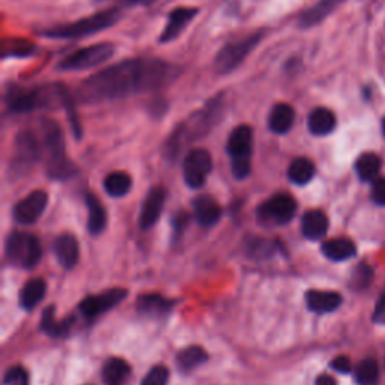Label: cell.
<instances>
[{"instance_id": "obj_23", "label": "cell", "mask_w": 385, "mask_h": 385, "mask_svg": "<svg viewBox=\"0 0 385 385\" xmlns=\"http://www.w3.org/2000/svg\"><path fill=\"white\" fill-rule=\"evenodd\" d=\"M131 374L130 364L122 358H110L104 364L102 379L105 385H124Z\"/></svg>"}, {"instance_id": "obj_31", "label": "cell", "mask_w": 385, "mask_h": 385, "mask_svg": "<svg viewBox=\"0 0 385 385\" xmlns=\"http://www.w3.org/2000/svg\"><path fill=\"white\" fill-rule=\"evenodd\" d=\"M355 381L358 385H378L379 366L374 358H366L355 367Z\"/></svg>"}, {"instance_id": "obj_16", "label": "cell", "mask_w": 385, "mask_h": 385, "mask_svg": "<svg viewBox=\"0 0 385 385\" xmlns=\"http://www.w3.org/2000/svg\"><path fill=\"white\" fill-rule=\"evenodd\" d=\"M193 211L202 226H214L221 217V206L211 196H199L193 201Z\"/></svg>"}, {"instance_id": "obj_20", "label": "cell", "mask_w": 385, "mask_h": 385, "mask_svg": "<svg viewBox=\"0 0 385 385\" xmlns=\"http://www.w3.org/2000/svg\"><path fill=\"white\" fill-rule=\"evenodd\" d=\"M39 144L31 131H23L16 140V157L21 164H32L39 158Z\"/></svg>"}, {"instance_id": "obj_2", "label": "cell", "mask_w": 385, "mask_h": 385, "mask_svg": "<svg viewBox=\"0 0 385 385\" xmlns=\"http://www.w3.org/2000/svg\"><path fill=\"white\" fill-rule=\"evenodd\" d=\"M70 92L62 85L55 86H39L32 89L11 88L6 95V101L12 112H32L36 109H43L51 105V102L59 101L65 104L66 97Z\"/></svg>"}, {"instance_id": "obj_21", "label": "cell", "mask_w": 385, "mask_h": 385, "mask_svg": "<svg viewBox=\"0 0 385 385\" xmlns=\"http://www.w3.org/2000/svg\"><path fill=\"white\" fill-rule=\"evenodd\" d=\"M307 125L312 135L327 136L336 128V115L325 107H317L309 115Z\"/></svg>"}, {"instance_id": "obj_10", "label": "cell", "mask_w": 385, "mask_h": 385, "mask_svg": "<svg viewBox=\"0 0 385 385\" xmlns=\"http://www.w3.org/2000/svg\"><path fill=\"white\" fill-rule=\"evenodd\" d=\"M297 212L295 199L286 193H278L273 196L267 204L260 206L259 214L263 220L273 221L275 224H286L294 218Z\"/></svg>"}, {"instance_id": "obj_32", "label": "cell", "mask_w": 385, "mask_h": 385, "mask_svg": "<svg viewBox=\"0 0 385 385\" xmlns=\"http://www.w3.org/2000/svg\"><path fill=\"white\" fill-rule=\"evenodd\" d=\"M355 170L363 181L374 179L381 170V158L376 154H363L355 163Z\"/></svg>"}, {"instance_id": "obj_17", "label": "cell", "mask_w": 385, "mask_h": 385, "mask_svg": "<svg viewBox=\"0 0 385 385\" xmlns=\"http://www.w3.org/2000/svg\"><path fill=\"white\" fill-rule=\"evenodd\" d=\"M55 253L63 268L70 270L75 267L78 262V256H80V248H78V243L75 236L73 235H60L55 243Z\"/></svg>"}, {"instance_id": "obj_4", "label": "cell", "mask_w": 385, "mask_h": 385, "mask_svg": "<svg viewBox=\"0 0 385 385\" xmlns=\"http://www.w3.org/2000/svg\"><path fill=\"white\" fill-rule=\"evenodd\" d=\"M119 19V9H107L102 12H97V14L82 19L74 23H68L63 26H58L44 32L46 36L50 38H82L90 33H97L104 29L110 28Z\"/></svg>"}, {"instance_id": "obj_6", "label": "cell", "mask_w": 385, "mask_h": 385, "mask_svg": "<svg viewBox=\"0 0 385 385\" xmlns=\"http://www.w3.org/2000/svg\"><path fill=\"white\" fill-rule=\"evenodd\" d=\"M251 143H253V131L248 125H240L231 132L228 152L232 158V172L236 179H244L250 175Z\"/></svg>"}, {"instance_id": "obj_8", "label": "cell", "mask_w": 385, "mask_h": 385, "mask_svg": "<svg viewBox=\"0 0 385 385\" xmlns=\"http://www.w3.org/2000/svg\"><path fill=\"white\" fill-rule=\"evenodd\" d=\"M115 47L110 43H100L85 47L82 50H77L66 56L60 63L59 68L65 71H80V70H90L94 66H98L109 60L113 56Z\"/></svg>"}, {"instance_id": "obj_28", "label": "cell", "mask_w": 385, "mask_h": 385, "mask_svg": "<svg viewBox=\"0 0 385 385\" xmlns=\"http://www.w3.org/2000/svg\"><path fill=\"white\" fill-rule=\"evenodd\" d=\"M206 358H208V355L204 348L189 347V348H185L178 352L176 364L181 371H185V374H187V371H191L196 367L204 364L206 362Z\"/></svg>"}, {"instance_id": "obj_41", "label": "cell", "mask_w": 385, "mask_h": 385, "mask_svg": "<svg viewBox=\"0 0 385 385\" xmlns=\"http://www.w3.org/2000/svg\"><path fill=\"white\" fill-rule=\"evenodd\" d=\"M315 385H337L336 379L329 375H320L315 381Z\"/></svg>"}, {"instance_id": "obj_36", "label": "cell", "mask_w": 385, "mask_h": 385, "mask_svg": "<svg viewBox=\"0 0 385 385\" xmlns=\"http://www.w3.org/2000/svg\"><path fill=\"white\" fill-rule=\"evenodd\" d=\"M4 382L6 385H28L29 384L28 371H26L23 367H11L6 371Z\"/></svg>"}, {"instance_id": "obj_3", "label": "cell", "mask_w": 385, "mask_h": 385, "mask_svg": "<svg viewBox=\"0 0 385 385\" xmlns=\"http://www.w3.org/2000/svg\"><path fill=\"white\" fill-rule=\"evenodd\" d=\"M44 143L48 151V174L53 178L65 179L73 176L74 164L66 158L65 140L60 127L55 121L43 122Z\"/></svg>"}, {"instance_id": "obj_39", "label": "cell", "mask_w": 385, "mask_h": 385, "mask_svg": "<svg viewBox=\"0 0 385 385\" xmlns=\"http://www.w3.org/2000/svg\"><path fill=\"white\" fill-rule=\"evenodd\" d=\"M331 367H333L336 371H339V374H349V371L352 370V363L348 357L340 355L331 362Z\"/></svg>"}, {"instance_id": "obj_37", "label": "cell", "mask_w": 385, "mask_h": 385, "mask_svg": "<svg viewBox=\"0 0 385 385\" xmlns=\"http://www.w3.org/2000/svg\"><path fill=\"white\" fill-rule=\"evenodd\" d=\"M33 51V46L28 41H11V46H5V56H28Z\"/></svg>"}, {"instance_id": "obj_11", "label": "cell", "mask_w": 385, "mask_h": 385, "mask_svg": "<svg viewBox=\"0 0 385 385\" xmlns=\"http://www.w3.org/2000/svg\"><path fill=\"white\" fill-rule=\"evenodd\" d=\"M48 196L46 191H33L14 206V218L21 224H33L47 206Z\"/></svg>"}, {"instance_id": "obj_1", "label": "cell", "mask_w": 385, "mask_h": 385, "mask_svg": "<svg viewBox=\"0 0 385 385\" xmlns=\"http://www.w3.org/2000/svg\"><path fill=\"white\" fill-rule=\"evenodd\" d=\"M176 75L178 68L158 59H128L86 78L77 94L85 102H101L158 89Z\"/></svg>"}, {"instance_id": "obj_35", "label": "cell", "mask_w": 385, "mask_h": 385, "mask_svg": "<svg viewBox=\"0 0 385 385\" xmlns=\"http://www.w3.org/2000/svg\"><path fill=\"white\" fill-rule=\"evenodd\" d=\"M371 275H374V271L366 263L358 265L354 271V277H352V285L355 286V289H363L366 286L370 285Z\"/></svg>"}, {"instance_id": "obj_12", "label": "cell", "mask_w": 385, "mask_h": 385, "mask_svg": "<svg viewBox=\"0 0 385 385\" xmlns=\"http://www.w3.org/2000/svg\"><path fill=\"white\" fill-rule=\"evenodd\" d=\"M125 297H127L125 289L115 288V289L102 292V294L100 295L88 297L86 300H83L80 302V310L85 316L94 317L113 309L115 305H117L122 300H125Z\"/></svg>"}, {"instance_id": "obj_38", "label": "cell", "mask_w": 385, "mask_h": 385, "mask_svg": "<svg viewBox=\"0 0 385 385\" xmlns=\"http://www.w3.org/2000/svg\"><path fill=\"white\" fill-rule=\"evenodd\" d=\"M371 197L378 205L385 206V178H379L371 185Z\"/></svg>"}, {"instance_id": "obj_24", "label": "cell", "mask_w": 385, "mask_h": 385, "mask_svg": "<svg viewBox=\"0 0 385 385\" xmlns=\"http://www.w3.org/2000/svg\"><path fill=\"white\" fill-rule=\"evenodd\" d=\"M46 282L43 278H33L28 282L20 292V305L24 310H32L33 307L43 301L46 295Z\"/></svg>"}, {"instance_id": "obj_13", "label": "cell", "mask_w": 385, "mask_h": 385, "mask_svg": "<svg viewBox=\"0 0 385 385\" xmlns=\"http://www.w3.org/2000/svg\"><path fill=\"white\" fill-rule=\"evenodd\" d=\"M166 202V190L162 187H154L148 196L144 197L140 211V228L151 229L162 216Z\"/></svg>"}, {"instance_id": "obj_27", "label": "cell", "mask_w": 385, "mask_h": 385, "mask_svg": "<svg viewBox=\"0 0 385 385\" xmlns=\"http://www.w3.org/2000/svg\"><path fill=\"white\" fill-rule=\"evenodd\" d=\"M343 0H321L320 4H316L313 8H310L309 11H305L300 24L302 28H309V26H315L320 21H322L328 14H331Z\"/></svg>"}, {"instance_id": "obj_40", "label": "cell", "mask_w": 385, "mask_h": 385, "mask_svg": "<svg viewBox=\"0 0 385 385\" xmlns=\"http://www.w3.org/2000/svg\"><path fill=\"white\" fill-rule=\"evenodd\" d=\"M374 321L376 324L385 325V294L381 297V300L376 304V309L374 313Z\"/></svg>"}, {"instance_id": "obj_29", "label": "cell", "mask_w": 385, "mask_h": 385, "mask_svg": "<svg viewBox=\"0 0 385 385\" xmlns=\"http://www.w3.org/2000/svg\"><path fill=\"white\" fill-rule=\"evenodd\" d=\"M289 179L297 185H305L309 184L315 176V164L309 160V158H297L290 163L288 169Z\"/></svg>"}, {"instance_id": "obj_5", "label": "cell", "mask_w": 385, "mask_h": 385, "mask_svg": "<svg viewBox=\"0 0 385 385\" xmlns=\"http://www.w3.org/2000/svg\"><path fill=\"white\" fill-rule=\"evenodd\" d=\"M5 251L6 258L12 263L26 270L35 268L43 256V248L38 238L31 233L21 232H14L8 236Z\"/></svg>"}, {"instance_id": "obj_43", "label": "cell", "mask_w": 385, "mask_h": 385, "mask_svg": "<svg viewBox=\"0 0 385 385\" xmlns=\"http://www.w3.org/2000/svg\"><path fill=\"white\" fill-rule=\"evenodd\" d=\"M382 132H384V136H385V117H384V121H382Z\"/></svg>"}, {"instance_id": "obj_18", "label": "cell", "mask_w": 385, "mask_h": 385, "mask_svg": "<svg viewBox=\"0 0 385 385\" xmlns=\"http://www.w3.org/2000/svg\"><path fill=\"white\" fill-rule=\"evenodd\" d=\"M301 232L307 240H321L328 232V218L321 211H309L302 216Z\"/></svg>"}, {"instance_id": "obj_34", "label": "cell", "mask_w": 385, "mask_h": 385, "mask_svg": "<svg viewBox=\"0 0 385 385\" xmlns=\"http://www.w3.org/2000/svg\"><path fill=\"white\" fill-rule=\"evenodd\" d=\"M169 370L164 366H154L148 374L144 375L140 385H167Z\"/></svg>"}, {"instance_id": "obj_42", "label": "cell", "mask_w": 385, "mask_h": 385, "mask_svg": "<svg viewBox=\"0 0 385 385\" xmlns=\"http://www.w3.org/2000/svg\"><path fill=\"white\" fill-rule=\"evenodd\" d=\"M155 2H158V0H125L127 5H140V6H149Z\"/></svg>"}, {"instance_id": "obj_26", "label": "cell", "mask_w": 385, "mask_h": 385, "mask_svg": "<svg viewBox=\"0 0 385 385\" xmlns=\"http://www.w3.org/2000/svg\"><path fill=\"white\" fill-rule=\"evenodd\" d=\"M170 309L172 302L160 295H143L137 301V310L146 317H162Z\"/></svg>"}, {"instance_id": "obj_19", "label": "cell", "mask_w": 385, "mask_h": 385, "mask_svg": "<svg viewBox=\"0 0 385 385\" xmlns=\"http://www.w3.org/2000/svg\"><path fill=\"white\" fill-rule=\"evenodd\" d=\"M294 121H295L294 107L286 102H280L275 104L273 107L268 117V125L273 132L285 135V132H288L292 128V125H294Z\"/></svg>"}, {"instance_id": "obj_25", "label": "cell", "mask_w": 385, "mask_h": 385, "mask_svg": "<svg viewBox=\"0 0 385 385\" xmlns=\"http://www.w3.org/2000/svg\"><path fill=\"white\" fill-rule=\"evenodd\" d=\"M86 206L89 209V223H88L89 232L92 235H98L104 231L105 223H107L105 209H104L102 204L100 202V199L92 193L86 194Z\"/></svg>"}, {"instance_id": "obj_14", "label": "cell", "mask_w": 385, "mask_h": 385, "mask_svg": "<svg viewBox=\"0 0 385 385\" xmlns=\"http://www.w3.org/2000/svg\"><path fill=\"white\" fill-rule=\"evenodd\" d=\"M197 16L196 8H176L170 12L166 29L162 33V43L174 41L179 33L187 28V24Z\"/></svg>"}, {"instance_id": "obj_22", "label": "cell", "mask_w": 385, "mask_h": 385, "mask_svg": "<svg viewBox=\"0 0 385 385\" xmlns=\"http://www.w3.org/2000/svg\"><path fill=\"white\" fill-rule=\"evenodd\" d=\"M322 253L329 260L342 262L355 256L357 247L348 238H334L322 244Z\"/></svg>"}, {"instance_id": "obj_9", "label": "cell", "mask_w": 385, "mask_h": 385, "mask_svg": "<svg viewBox=\"0 0 385 385\" xmlns=\"http://www.w3.org/2000/svg\"><path fill=\"white\" fill-rule=\"evenodd\" d=\"M212 169V158L205 149H193L184 160V179L191 189H201Z\"/></svg>"}, {"instance_id": "obj_30", "label": "cell", "mask_w": 385, "mask_h": 385, "mask_svg": "<svg viewBox=\"0 0 385 385\" xmlns=\"http://www.w3.org/2000/svg\"><path fill=\"white\" fill-rule=\"evenodd\" d=\"M132 187V179L125 172H113L104 181L105 193L112 197H124Z\"/></svg>"}, {"instance_id": "obj_15", "label": "cell", "mask_w": 385, "mask_h": 385, "mask_svg": "<svg viewBox=\"0 0 385 385\" xmlns=\"http://www.w3.org/2000/svg\"><path fill=\"white\" fill-rule=\"evenodd\" d=\"M342 295L331 290H309L305 294L307 307L315 313H331L340 307Z\"/></svg>"}, {"instance_id": "obj_33", "label": "cell", "mask_w": 385, "mask_h": 385, "mask_svg": "<svg viewBox=\"0 0 385 385\" xmlns=\"http://www.w3.org/2000/svg\"><path fill=\"white\" fill-rule=\"evenodd\" d=\"M68 327H70V321H62V322L56 321L55 307H48L44 312L43 320H41V328L48 336L60 337L66 333V331H68Z\"/></svg>"}, {"instance_id": "obj_7", "label": "cell", "mask_w": 385, "mask_h": 385, "mask_svg": "<svg viewBox=\"0 0 385 385\" xmlns=\"http://www.w3.org/2000/svg\"><path fill=\"white\" fill-rule=\"evenodd\" d=\"M262 39V32L251 33L243 39L226 44L216 58V68L218 73L226 74L240 66Z\"/></svg>"}]
</instances>
